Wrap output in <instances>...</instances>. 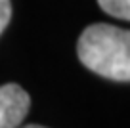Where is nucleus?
<instances>
[{
	"mask_svg": "<svg viewBox=\"0 0 130 128\" xmlns=\"http://www.w3.org/2000/svg\"><path fill=\"white\" fill-rule=\"evenodd\" d=\"M77 56L92 73L115 82L130 80V33L107 23L88 25L78 36Z\"/></svg>",
	"mask_w": 130,
	"mask_h": 128,
	"instance_id": "1",
	"label": "nucleus"
},
{
	"mask_svg": "<svg viewBox=\"0 0 130 128\" xmlns=\"http://www.w3.org/2000/svg\"><path fill=\"white\" fill-rule=\"evenodd\" d=\"M31 109V98L19 84L0 86V128H19Z\"/></svg>",
	"mask_w": 130,
	"mask_h": 128,
	"instance_id": "2",
	"label": "nucleus"
},
{
	"mask_svg": "<svg viewBox=\"0 0 130 128\" xmlns=\"http://www.w3.org/2000/svg\"><path fill=\"white\" fill-rule=\"evenodd\" d=\"M100 8L117 19H130V0H98Z\"/></svg>",
	"mask_w": 130,
	"mask_h": 128,
	"instance_id": "3",
	"label": "nucleus"
},
{
	"mask_svg": "<svg viewBox=\"0 0 130 128\" xmlns=\"http://www.w3.org/2000/svg\"><path fill=\"white\" fill-rule=\"evenodd\" d=\"M10 17H12V4H10V0H0V35L4 33L6 25L10 23Z\"/></svg>",
	"mask_w": 130,
	"mask_h": 128,
	"instance_id": "4",
	"label": "nucleus"
},
{
	"mask_svg": "<svg viewBox=\"0 0 130 128\" xmlns=\"http://www.w3.org/2000/svg\"><path fill=\"white\" fill-rule=\"evenodd\" d=\"M23 128H46V126H40V124H29V126H23Z\"/></svg>",
	"mask_w": 130,
	"mask_h": 128,
	"instance_id": "5",
	"label": "nucleus"
}]
</instances>
